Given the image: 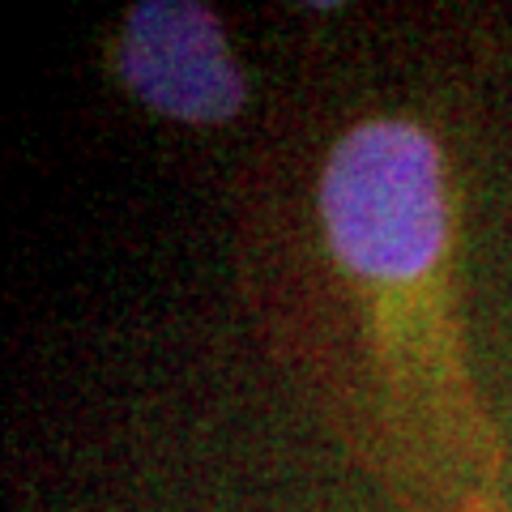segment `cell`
<instances>
[{
    "label": "cell",
    "instance_id": "obj_1",
    "mask_svg": "<svg viewBox=\"0 0 512 512\" xmlns=\"http://www.w3.org/2000/svg\"><path fill=\"white\" fill-rule=\"evenodd\" d=\"M320 210L333 252L359 278L410 282L427 274L448 235L431 137L406 120L359 124L329 158Z\"/></svg>",
    "mask_w": 512,
    "mask_h": 512
},
{
    "label": "cell",
    "instance_id": "obj_2",
    "mask_svg": "<svg viewBox=\"0 0 512 512\" xmlns=\"http://www.w3.org/2000/svg\"><path fill=\"white\" fill-rule=\"evenodd\" d=\"M120 73L137 99L175 120L218 124L244 103V77L227 56L218 18L188 0H146L128 13Z\"/></svg>",
    "mask_w": 512,
    "mask_h": 512
}]
</instances>
